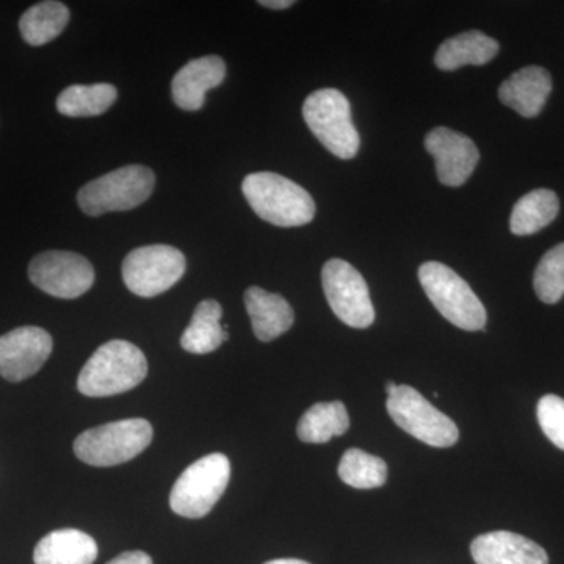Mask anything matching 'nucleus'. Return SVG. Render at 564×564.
I'll return each instance as SVG.
<instances>
[{
  "label": "nucleus",
  "instance_id": "nucleus-30",
  "mask_svg": "<svg viewBox=\"0 0 564 564\" xmlns=\"http://www.w3.org/2000/svg\"><path fill=\"white\" fill-rule=\"evenodd\" d=\"M265 564H311V563L303 562V560H296V558H280V560H272V562H267Z\"/></svg>",
  "mask_w": 564,
  "mask_h": 564
},
{
  "label": "nucleus",
  "instance_id": "nucleus-11",
  "mask_svg": "<svg viewBox=\"0 0 564 564\" xmlns=\"http://www.w3.org/2000/svg\"><path fill=\"white\" fill-rule=\"evenodd\" d=\"M95 269L87 258L70 251H44L29 263V280L55 299H79L90 291Z\"/></svg>",
  "mask_w": 564,
  "mask_h": 564
},
{
  "label": "nucleus",
  "instance_id": "nucleus-26",
  "mask_svg": "<svg viewBox=\"0 0 564 564\" xmlns=\"http://www.w3.org/2000/svg\"><path fill=\"white\" fill-rule=\"evenodd\" d=\"M533 288L538 299L555 304L564 296V243L549 250L534 270Z\"/></svg>",
  "mask_w": 564,
  "mask_h": 564
},
{
  "label": "nucleus",
  "instance_id": "nucleus-25",
  "mask_svg": "<svg viewBox=\"0 0 564 564\" xmlns=\"http://www.w3.org/2000/svg\"><path fill=\"white\" fill-rule=\"evenodd\" d=\"M340 480L356 489L381 488L388 480V464L380 456L367 454L359 448H350L340 459Z\"/></svg>",
  "mask_w": 564,
  "mask_h": 564
},
{
  "label": "nucleus",
  "instance_id": "nucleus-31",
  "mask_svg": "<svg viewBox=\"0 0 564 564\" xmlns=\"http://www.w3.org/2000/svg\"><path fill=\"white\" fill-rule=\"evenodd\" d=\"M397 388H399V384L389 381V383L386 384V392H388V395H392V393L397 391Z\"/></svg>",
  "mask_w": 564,
  "mask_h": 564
},
{
  "label": "nucleus",
  "instance_id": "nucleus-7",
  "mask_svg": "<svg viewBox=\"0 0 564 564\" xmlns=\"http://www.w3.org/2000/svg\"><path fill=\"white\" fill-rule=\"evenodd\" d=\"M231 478L228 456L210 454L188 466L174 484L170 507L188 519H202L220 500Z\"/></svg>",
  "mask_w": 564,
  "mask_h": 564
},
{
  "label": "nucleus",
  "instance_id": "nucleus-22",
  "mask_svg": "<svg viewBox=\"0 0 564 564\" xmlns=\"http://www.w3.org/2000/svg\"><path fill=\"white\" fill-rule=\"evenodd\" d=\"M69 10L65 3L46 0L35 3L20 20L22 39L31 46H44L62 35L69 22Z\"/></svg>",
  "mask_w": 564,
  "mask_h": 564
},
{
  "label": "nucleus",
  "instance_id": "nucleus-24",
  "mask_svg": "<svg viewBox=\"0 0 564 564\" xmlns=\"http://www.w3.org/2000/svg\"><path fill=\"white\" fill-rule=\"evenodd\" d=\"M117 98V88L110 84L70 85L58 95L57 110L69 118L99 117Z\"/></svg>",
  "mask_w": 564,
  "mask_h": 564
},
{
  "label": "nucleus",
  "instance_id": "nucleus-18",
  "mask_svg": "<svg viewBox=\"0 0 564 564\" xmlns=\"http://www.w3.org/2000/svg\"><path fill=\"white\" fill-rule=\"evenodd\" d=\"M98 544L90 534L76 529L47 533L33 551L35 564H93L98 558Z\"/></svg>",
  "mask_w": 564,
  "mask_h": 564
},
{
  "label": "nucleus",
  "instance_id": "nucleus-21",
  "mask_svg": "<svg viewBox=\"0 0 564 564\" xmlns=\"http://www.w3.org/2000/svg\"><path fill=\"white\" fill-rule=\"evenodd\" d=\"M560 212L558 196L547 188L527 193L511 212L510 229L514 236H532L555 220Z\"/></svg>",
  "mask_w": 564,
  "mask_h": 564
},
{
  "label": "nucleus",
  "instance_id": "nucleus-8",
  "mask_svg": "<svg viewBox=\"0 0 564 564\" xmlns=\"http://www.w3.org/2000/svg\"><path fill=\"white\" fill-rule=\"evenodd\" d=\"M386 408L400 429L430 447L447 448L458 443L456 423L411 386L399 384L397 391L388 395Z\"/></svg>",
  "mask_w": 564,
  "mask_h": 564
},
{
  "label": "nucleus",
  "instance_id": "nucleus-29",
  "mask_svg": "<svg viewBox=\"0 0 564 564\" xmlns=\"http://www.w3.org/2000/svg\"><path fill=\"white\" fill-rule=\"evenodd\" d=\"M259 6L267 7V9L272 10H285L295 6V2H293V0H261Z\"/></svg>",
  "mask_w": 564,
  "mask_h": 564
},
{
  "label": "nucleus",
  "instance_id": "nucleus-16",
  "mask_svg": "<svg viewBox=\"0 0 564 564\" xmlns=\"http://www.w3.org/2000/svg\"><path fill=\"white\" fill-rule=\"evenodd\" d=\"M552 76L541 66H525L500 85L499 99L521 117L534 118L543 111L551 96Z\"/></svg>",
  "mask_w": 564,
  "mask_h": 564
},
{
  "label": "nucleus",
  "instance_id": "nucleus-15",
  "mask_svg": "<svg viewBox=\"0 0 564 564\" xmlns=\"http://www.w3.org/2000/svg\"><path fill=\"white\" fill-rule=\"evenodd\" d=\"M470 554L477 564H549L540 544L511 532L480 534L470 544Z\"/></svg>",
  "mask_w": 564,
  "mask_h": 564
},
{
  "label": "nucleus",
  "instance_id": "nucleus-28",
  "mask_svg": "<svg viewBox=\"0 0 564 564\" xmlns=\"http://www.w3.org/2000/svg\"><path fill=\"white\" fill-rule=\"evenodd\" d=\"M107 564H152V558L143 551H129L115 556Z\"/></svg>",
  "mask_w": 564,
  "mask_h": 564
},
{
  "label": "nucleus",
  "instance_id": "nucleus-17",
  "mask_svg": "<svg viewBox=\"0 0 564 564\" xmlns=\"http://www.w3.org/2000/svg\"><path fill=\"white\" fill-rule=\"evenodd\" d=\"M245 306L251 318L252 332L261 343L278 339L288 333L295 322V314L288 300L256 285L245 292Z\"/></svg>",
  "mask_w": 564,
  "mask_h": 564
},
{
  "label": "nucleus",
  "instance_id": "nucleus-10",
  "mask_svg": "<svg viewBox=\"0 0 564 564\" xmlns=\"http://www.w3.org/2000/svg\"><path fill=\"white\" fill-rule=\"evenodd\" d=\"M323 291L333 313L351 328H369L375 310L362 274L343 259H332L322 270Z\"/></svg>",
  "mask_w": 564,
  "mask_h": 564
},
{
  "label": "nucleus",
  "instance_id": "nucleus-9",
  "mask_svg": "<svg viewBox=\"0 0 564 564\" xmlns=\"http://www.w3.org/2000/svg\"><path fill=\"white\" fill-rule=\"evenodd\" d=\"M185 256L170 245H148L129 252L122 262L126 288L141 299L170 291L184 276Z\"/></svg>",
  "mask_w": 564,
  "mask_h": 564
},
{
  "label": "nucleus",
  "instance_id": "nucleus-14",
  "mask_svg": "<svg viewBox=\"0 0 564 564\" xmlns=\"http://www.w3.org/2000/svg\"><path fill=\"white\" fill-rule=\"evenodd\" d=\"M226 77V63L218 55L195 58L173 77V101L182 110H202L206 93L223 84Z\"/></svg>",
  "mask_w": 564,
  "mask_h": 564
},
{
  "label": "nucleus",
  "instance_id": "nucleus-13",
  "mask_svg": "<svg viewBox=\"0 0 564 564\" xmlns=\"http://www.w3.org/2000/svg\"><path fill=\"white\" fill-rule=\"evenodd\" d=\"M425 150L433 155L440 182L462 187L473 176L480 161L477 144L469 137L447 128H436L426 135Z\"/></svg>",
  "mask_w": 564,
  "mask_h": 564
},
{
  "label": "nucleus",
  "instance_id": "nucleus-4",
  "mask_svg": "<svg viewBox=\"0 0 564 564\" xmlns=\"http://www.w3.org/2000/svg\"><path fill=\"white\" fill-rule=\"evenodd\" d=\"M151 423L144 419H126L87 430L74 441V454L82 463L111 467L131 462L150 447Z\"/></svg>",
  "mask_w": 564,
  "mask_h": 564
},
{
  "label": "nucleus",
  "instance_id": "nucleus-20",
  "mask_svg": "<svg viewBox=\"0 0 564 564\" xmlns=\"http://www.w3.org/2000/svg\"><path fill=\"white\" fill-rule=\"evenodd\" d=\"M223 307L215 300H204L196 306L192 323L181 337V347L193 355H207L218 350L228 333L221 326Z\"/></svg>",
  "mask_w": 564,
  "mask_h": 564
},
{
  "label": "nucleus",
  "instance_id": "nucleus-23",
  "mask_svg": "<svg viewBox=\"0 0 564 564\" xmlns=\"http://www.w3.org/2000/svg\"><path fill=\"white\" fill-rule=\"evenodd\" d=\"M350 429V417L343 402L315 403L300 419V441L306 444H326L334 436H343Z\"/></svg>",
  "mask_w": 564,
  "mask_h": 564
},
{
  "label": "nucleus",
  "instance_id": "nucleus-1",
  "mask_svg": "<svg viewBox=\"0 0 564 564\" xmlns=\"http://www.w3.org/2000/svg\"><path fill=\"white\" fill-rule=\"evenodd\" d=\"M242 192L251 209L263 221L281 228H296L314 220L313 196L281 174H248L242 182Z\"/></svg>",
  "mask_w": 564,
  "mask_h": 564
},
{
  "label": "nucleus",
  "instance_id": "nucleus-6",
  "mask_svg": "<svg viewBox=\"0 0 564 564\" xmlns=\"http://www.w3.org/2000/svg\"><path fill=\"white\" fill-rule=\"evenodd\" d=\"M303 117L307 128L336 158H355L359 151V133L351 120V107L339 90L323 88L311 93L303 104Z\"/></svg>",
  "mask_w": 564,
  "mask_h": 564
},
{
  "label": "nucleus",
  "instance_id": "nucleus-27",
  "mask_svg": "<svg viewBox=\"0 0 564 564\" xmlns=\"http://www.w3.org/2000/svg\"><path fill=\"white\" fill-rule=\"evenodd\" d=\"M538 422L547 440L564 451V399L547 393L538 402Z\"/></svg>",
  "mask_w": 564,
  "mask_h": 564
},
{
  "label": "nucleus",
  "instance_id": "nucleus-3",
  "mask_svg": "<svg viewBox=\"0 0 564 564\" xmlns=\"http://www.w3.org/2000/svg\"><path fill=\"white\" fill-rule=\"evenodd\" d=\"M419 281L430 302L443 314L445 321L464 332L485 329L488 315L484 303L451 267L441 262H425L419 269Z\"/></svg>",
  "mask_w": 564,
  "mask_h": 564
},
{
  "label": "nucleus",
  "instance_id": "nucleus-5",
  "mask_svg": "<svg viewBox=\"0 0 564 564\" xmlns=\"http://www.w3.org/2000/svg\"><path fill=\"white\" fill-rule=\"evenodd\" d=\"M155 174L143 165H128L85 184L77 193L84 214L101 217L109 212L132 210L152 195Z\"/></svg>",
  "mask_w": 564,
  "mask_h": 564
},
{
  "label": "nucleus",
  "instance_id": "nucleus-2",
  "mask_svg": "<svg viewBox=\"0 0 564 564\" xmlns=\"http://www.w3.org/2000/svg\"><path fill=\"white\" fill-rule=\"evenodd\" d=\"M143 351L128 340L101 345L80 370L77 389L87 397H111L137 388L147 378Z\"/></svg>",
  "mask_w": 564,
  "mask_h": 564
},
{
  "label": "nucleus",
  "instance_id": "nucleus-19",
  "mask_svg": "<svg viewBox=\"0 0 564 564\" xmlns=\"http://www.w3.org/2000/svg\"><path fill=\"white\" fill-rule=\"evenodd\" d=\"M499 50V43L484 32H464L441 44L434 63L443 70H455L466 65L481 66L491 62Z\"/></svg>",
  "mask_w": 564,
  "mask_h": 564
},
{
  "label": "nucleus",
  "instance_id": "nucleus-12",
  "mask_svg": "<svg viewBox=\"0 0 564 564\" xmlns=\"http://www.w3.org/2000/svg\"><path fill=\"white\" fill-rule=\"evenodd\" d=\"M51 334L39 326H21L0 336V375L10 383L33 377L50 359Z\"/></svg>",
  "mask_w": 564,
  "mask_h": 564
}]
</instances>
